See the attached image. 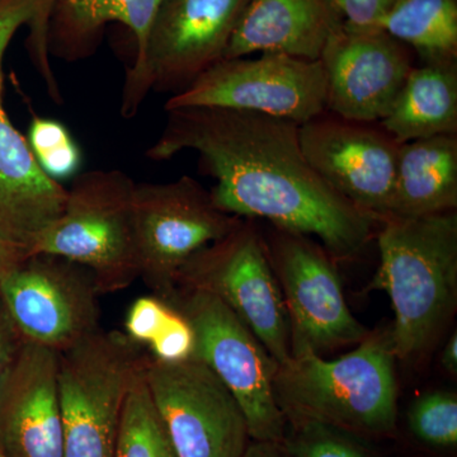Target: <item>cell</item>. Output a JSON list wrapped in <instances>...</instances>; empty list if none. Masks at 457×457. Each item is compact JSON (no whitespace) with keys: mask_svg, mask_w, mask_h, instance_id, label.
<instances>
[{"mask_svg":"<svg viewBox=\"0 0 457 457\" xmlns=\"http://www.w3.org/2000/svg\"><path fill=\"white\" fill-rule=\"evenodd\" d=\"M144 376L177 457H243L251 442L242 408L195 359L167 363L149 354Z\"/></svg>","mask_w":457,"mask_h":457,"instance_id":"cell-11","label":"cell"},{"mask_svg":"<svg viewBox=\"0 0 457 457\" xmlns=\"http://www.w3.org/2000/svg\"><path fill=\"white\" fill-rule=\"evenodd\" d=\"M163 0H62L49 27V53L68 60L95 49L98 35L108 23L128 27L137 41L139 59L147 31Z\"/></svg>","mask_w":457,"mask_h":457,"instance_id":"cell-21","label":"cell"},{"mask_svg":"<svg viewBox=\"0 0 457 457\" xmlns=\"http://www.w3.org/2000/svg\"><path fill=\"white\" fill-rule=\"evenodd\" d=\"M380 125L399 144L457 134V62L413 66Z\"/></svg>","mask_w":457,"mask_h":457,"instance_id":"cell-20","label":"cell"},{"mask_svg":"<svg viewBox=\"0 0 457 457\" xmlns=\"http://www.w3.org/2000/svg\"><path fill=\"white\" fill-rule=\"evenodd\" d=\"M411 433L429 446L451 447L457 444L455 394L435 392L420 396L408 413Z\"/></svg>","mask_w":457,"mask_h":457,"instance_id":"cell-25","label":"cell"},{"mask_svg":"<svg viewBox=\"0 0 457 457\" xmlns=\"http://www.w3.org/2000/svg\"><path fill=\"white\" fill-rule=\"evenodd\" d=\"M442 368L451 375L457 374V335L456 332L450 337L449 341L445 345L441 354Z\"/></svg>","mask_w":457,"mask_h":457,"instance_id":"cell-34","label":"cell"},{"mask_svg":"<svg viewBox=\"0 0 457 457\" xmlns=\"http://www.w3.org/2000/svg\"><path fill=\"white\" fill-rule=\"evenodd\" d=\"M59 353L25 342L0 387V449L8 457H64Z\"/></svg>","mask_w":457,"mask_h":457,"instance_id":"cell-16","label":"cell"},{"mask_svg":"<svg viewBox=\"0 0 457 457\" xmlns=\"http://www.w3.org/2000/svg\"><path fill=\"white\" fill-rule=\"evenodd\" d=\"M426 62H457V0H399L376 26Z\"/></svg>","mask_w":457,"mask_h":457,"instance_id":"cell-22","label":"cell"},{"mask_svg":"<svg viewBox=\"0 0 457 457\" xmlns=\"http://www.w3.org/2000/svg\"><path fill=\"white\" fill-rule=\"evenodd\" d=\"M395 360L389 335L368 336L336 360L314 352L291 354L276 371V400L287 423L386 435L396 425Z\"/></svg>","mask_w":457,"mask_h":457,"instance_id":"cell-3","label":"cell"},{"mask_svg":"<svg viewBox=\"0 0 457 457\" xmlns=\"http://www.w3.org/2000/svg\"><path fill=\"white\" fill-rule=\"evenodd\" d=\"M303 155L337 194L376 222L392 212L400 144L380 122L323 112L299 126Z\"/></svg>","mask_w":457,"mask_h":457,"instance_id":"cell-14","label":"cell"},{"mask_svg":"<svg viewBox=\"0 0 457 457\" xmlns=\"http://www.w3.org/2000/svg\"><path fill=\"white\" fill-rule=\"evenodd\" d=\"M140 278L167 300L195 254L228 236L242 218L221 212L212 194L189 176L135 189Z\"/></svg>","mask_w":457,"mask_h":457,"instance_id":"cell-10","label":"cell"},{"mask_svg":"<svg viewBox=\"0 0 457 457\" xmlns=\"http://www.w3.org/2000/svg\"><path fill=\"white\" fill-rule=\"evenodd\" d=\"M182 312L195 333L191 359L220 378L245 413L252 441L284 444L287 420L275 395L278 362L220 297L198 287H179L165 300Z\"/></svg>","mask_w":457,"mask_h":457,"instance_id":"cell-6","label":"cell"},{"mask_svg":"<svg viewBox=\"0 0 457 457\" xmlns=\"http://www.w3.org/2000/svg\"><path fill=\"white\" fill-rule=\"evenodd\" d=\"M0 457H8L7 455H5L4 451H3L2 449H0Z\"/></svg>","mask_w":457,"mask_h":457,"instance_id":"cell-35","label":"cell"},{"mask_svg":"<svg viewBox=\"0 0 457 457\" xmlns=\"http://www.w3.org/2000/svg\"><path fill=\"white\" fill-rule=\"evenodd\" d=\"M114 457H177L147 387L144 370L123 403Z\"/></svg>","mask_w":457,"mask_h":457,"instance_id":"cell-23","label":"cell"},{"mask_svg":"<svg viewBox=\"0 0 457 457\" xmlns=\"http://www.w3.org/2000/svg\"><path fill=\"white\" fill-rule=\"evenodd\" d=\"M137 183L119 170L75 176L64 210L41 231L29 254H51L90 270L101 295L140 278L135 218Z\"/></svg>","mask_w":457,"mask_h":457,"instance_id":"cell-4","label":"cell"},{"mask_svg":"<svg viewBox=\"0 0 457 457\" xmlns=\"http://www.w3.org/2000/svg\"><path fill=\"white\" fill-rule=\"evenodd\" d=\"M98 286L90 270L51 254H32L0 281V300L26 342L62 353L99 328Z\"/></svg>","mask_w":457,"mask_h":457,"instance_id":"cell-12","label":"cell"},{"mask_svg":"<svg viewBox=\"0 0 457 457\" xmlns=\"http://www.w3.org/2000/svg\"><path fill=\"white\" fill-rule=\"evenodd\" d=\"M183 150L200 155L201 170L216 180L213 204L228 215L318 237L330 257L359 254L371 239L376 221L312 170L297 123L231 108L168 110L146 156L167 161Z\"/></svg>","mask_w":457,"mask_h":457,"instance_id":"cell-1","label":"cell"},{"mask_svg":"<svg viewBox=\"0 0 457 457\" xmlns=\"http://www.w3.org/2000/svg\"><path fill=\"white\" fill-rule=\"evenodd\" d=\"M343 25L335 0H248L224 59L282 53L319 60Z\"/></svg>","mask_w":457,"mask_h":457,"instance_id":"cell-17","label":"cell"},{"mask_svg":"<svg viewBox=\"0 0 457 457\" xmlns=\"http://www.w3.org/2000/svg\"><path fill=\"white\" fill-rule=\"evenodd\" d=\"M284 445L290 457H370L351 435L317 422H295Z\"/></svg>","mask_w":457,"mask_h":457,"instance_id":"cell-26","label":"cell"},{"mask_svg":"<svg viewBox=\"0 0 457 457\" xmlns=\"http://www.w3.org/2000/svg\"><path fill=\"white\" fill-rule=\"evenodd\" d=\"M26 139L41 170L51 179H69L79 170L80 149L62 122L33 117Z\"/></svg>","mask_w":457,"mask_h":457,"instance_id":"cell-24","label":"cell"},{"mask_svg":"<svg viewBox=\"0 0 457 457\" xmlns=\"http://www.w3.org/2000/svg\"><path fill=\"white\" fill-rule=\"evenodd\" d=\"M179 287H198L220 297L282 365L291 357L290 323L264 237L242 220L228 236L185 264Z\"/></svg>","mask_w":457,"mask_h":457,"instance_id":"cell-8","label":"cell"},{"mask_svg":"<svg viewBox=\"0 0 457 457\" xmlns=\"http://www.w3.org/2000/svg\"><path fill=\"white\" fill-rule=\"evenodd\" d=\"M378 236L380 266L370 287L392 303L390 342L396 359L431 345L455 306L457 213L387 218Z\"/></svg>","mask_w":457,"mask_h":457,"instance_id":"cell-2","label":"cell"},{"mask_svg":"<svg viewBox=\"0 0 457 457\" xmlns=\"http://www.w3.org/2000/svg\"><path fill=\"white\" fill-rule=\"evenodd\" d=\"M182 107L249 111L300 126L327 111L326 73L320 60L282 53L222 59L164 106Z\"/></svg>","mask_w":457,"mask_h":457,"instance_id":"cell-9","label":"cell"},{"mask_svg":"<svg viewBox=\"0 0 457 457\" xmlns=\"http://www.w3.org/2000/svg\"><path fill=\"white\" fill-rule=\"evenodd\" d=\"M327 79V111L361 122H380L392 110L413 55L383 29L343 25L320 56Z\"/></svg>","mask_w":457,"mask_h":457,"instance_id":"cell-15","label":"cell"},{"mask_svg":"<svg viewBox=\"0 0 457 457\" xmlns=\"http://www.w3.org/2000/svg\"><path fill=\"white\" fill-rule=\"evenodd\" d=\"M264 245L281 284L291 354H320L368 337L345 303L341 278L323 246L315 245L311 237L278 228L270 240L264 237Z\"/></svg>","mask_w":457,"mask_h":457,"instance_id":"cell-13","label":"cell"},{"mask_svg":"<svg viewBox=\"0 0 457 457\" xmlns=\"http://www.w3.org/2000/svg\"><path fill=\"white\" fill-rule=\"evenodd\" d=\"M243 457H290V455L284 444L251 441Z\"/></svg>","mask_w":457,"mask_h":457,"instance_id":"cell-33","label":"cell"},{"mask_svg":"<svg viewBox=\"0 0 457 457\" xmlns=\"http://www.w3.org/2000/svg\"><path fill=\"white\" fill-rule=\"evenodd\" d=\"M25 342L0 300V387Z\"/></svg>","mask_w":457,"mask_h":457,"instance_id":"cell-31","label":"cell"},{"mask_svg":"<svg viewBox=\"0 0 457 457\" xmlns=\"http://www.w3.org/2000/svg\"><path fill=\"white\" fill-rule=\"evenodd\" d=\"M399 0H335L345 26L354 29H374Z\"/></svg>","mask_w":457,"mask_h":457,"instance_id":"cell-30","label":"cell"},{"mask_svg":"<svg viewBox=\"0 0 457 457\" xmlns=\"http://www.w3.org/2000/svg\"><path fill=\"white\" fill-rule=\"evenodd\" d=\"M62 2V0H33V16L29 23V49L33 64L40 71L51 97L55 101H60V93L49 62V27L51 17Z\"/></svg>","mask_w":457,"mask_h":457,"instance_id":"cell-27","label":"cell"},{"mask_svg":"<svg viewBox=\"0 0 457 457\" xmlns=\"http://www.w3.org/2000/svg\"><path fill=\"white\" fill-rule=\"evenodd\" d=\"M246 2L163 0L126 78L123 116H134L150 89L177 95L224 59Z\"/></svg>","mask_w":457,"mask_h":457,"instance_id":"cell-7","label":"cell"},{"mask_svg":"<svg viewBox=\"0 0 457 457\" xmlns=\"http://www.w3.org/2000/svg\"><path fill=\"white\" fill-rule=\"evenodd\" d=\"M147 359L119 330L99 329L59 353L64 457H114L123 403Z\"/></svg>","mask_w":457,"mask_h":457,"instance_id":"cell-5","label":"cell"},{"mask_svg":"<svg viewBox=\"0 0 457 457\" xmlns=\"http://www.w3.org/2000/svg\"><path fill=\"white\" fill-rule=\"evenodd\" d=\"M29 251L25 246L17 245L16 242L0 231V281L11 270L29 257Z\"/></svg>","mask_w":457,"mask_h":457,"instance_id":"cell-32","label":"cell"},{"mask_svg":"<svg viewBox=\"0 0 457 457\" xmlns=\"http://www.w3.org/2000/svg\"><path fill=\"white\" fill-rule=\"evenodd\" d=\"M2 82L0 62V231L29 253L36 237L64 210L68 189L41 170L29 141L9 121Z\"/></svg>","mask_w":457,"mask_h":457,"instance_id":"cell-18","label":"cell"},{"mask_svg":"<svg viewBox=\"0 0 457 457\" xmlns=\"http://www.w3.org/2000/svg\"><path fill=\"white\" fill-rule=\"evenodd\" d=\"M171 311L170 303L161 297H139L129 309L125 335L141 345H149L164 329Z\"/></svg>","mask_w":457,"mask_h":457,"instance_id":"cell-28","label":"cell"},{"mask_svg":"<svg viewBox=\"0 0 457 457\" xmlns=\"http://www.w3.org/2000/svg\"><path fill=\"white\" fill-rule=\"evenodd\" d=\"M164 329L150 343V356L161 362L174 363L189 360L194 353L195 333L187 318L174 306Z\"/></svg>","mask_w":457,"mask_h":457,"instance_id":"cell-29","label":"cell"},{"mask_svg":"<svg viewBox=\"0 0 457 457\" xmlns=\"http://www.w3.org/2000/svg\"><path fill=\"white\" fill-rule=\"evenodd\" d=\"M457 207V134L400 144L389 218H420Z\"/></svg>","mask_w":457,"mask_h":457,"instance_id":"cell-19","label":"cell"}]
</instances>
